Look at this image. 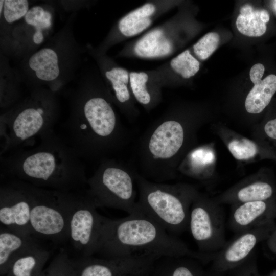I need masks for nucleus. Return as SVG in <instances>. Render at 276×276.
<instances>
[{
	"instance_id": "obj_1",
	"label": "nucleus",
	"mask_w": 276,
	"mask_h": 276,
	"mask_svg": "<svg viewBox=\"0 0 276 276\" xmlns=\"http://www.w3.org/2000/svg\"><path fill=\"white\" fill-rule=\"evenodd\" d=\"M39 139L35 147L20 148L1 157L2 178L49 190L82 192L88 179L82 159L53 129Z\"/></svg>"
},
{
	"instance_id": "obj_2",
	"label": "nucleus",
	"mask_w": 276,
	"mask_h": 276,
	"mask_svg": "<svg viewBox=\"0 0 276 276\" xmlns=\"http://www.w3.org/2000/svg\"><path fill=\"white\" fill-rule=\"evenodd\" d=\"M95 254L111 259L137 256L203 257L141 212L117 219L102 216Z\"/></svg>"
},
{
	"instance_id": "obj_3",
	"label": "nucleus",
	"mask_w": 276,
	"mask_h": 276,
	"mask_svg": "<svg viewBox=\"0 0 276 276\" xmlns=\"http://www.w3.org/2000/svg\"><path fill=\"white\" fill-rule=\"evenodd\" d=\"M59 134L82 159L106 158L125 144V130L108 101L80 94Z\"/></svg>"
},
{
	"instance_id": "obj_4",
	"label": "nucleus",
	"mask_w": 276,
	"mask_h": 276,
	"mask_svg": "<svg viewBox=\"0 0 276 276\" xmlns=\"http://www.w3.org/2000/svg\"><path fill=\"white\" fill-rule=\"evenodd\" d=\"M57 105L52 95L45 91L33 93L1 118V154L10 153L31 144L36 137L53 129Z\"/></svg>"
},
{
	"instance_id": "obj_5",
	"label": "nucleus",
	"mask_w": 276,
	"mask_h": 276,
	"mask_svg": "<svg viewBox=\"0 0 276 276\" xmlns=\"http://www.w3.org/2000/svg\"><path fill=\"white\" fill-rule=\"evenodd\" d=\"M140 212L176 237L188 229L193 191L185 187L149 180L137 173Z\"/></svg>"
},
{
	"instance_id": "obj_6",
	"label": "nucleus",
	"mask_w": 276,
	"mask_h": 276,
	"mask_svg": "<svg viewBox=\"0 0 276 276\" xmlns=\"http://www.w3.org/2000/svg\"><path fill=\"white\" fill-rule=\"evenodd\" d=\"M137 173L114 159H103L87 179L86 192L97 208L118 209L129 215L139 212L136 200Z\"/></svg>"
},
{
	"instance_id": "obj_7",
	"label": "nucleus",
	"mask_w": 276,
	"mask_h": 276,
	"mask_svg": "<svg viewBox=\"0 0 276 276\" xmlns=\"http://www.w3.org/2000/svg\"><path fill=\"white\" fill-rule=\"evenodd\" d=\"M55 192L67 218L68 240L79 254L91 256L95 254L102 215L86 191Z\"/></svg>"
},
{
	"instance_id": "obj_8",
	"label": "nucleus",
	"mask_w": 276,
	"mask_h": 276,
	"mask_svg": "<svg viewBox=\"0 0 276 276\" xmlns=\"http://www.w3.org/2000/svg\"><path fill=\"white\" fill-rule=\"evenodd\" d=\"M23 182L31 202L32 235L58 243L68 240L67 218L55 191Z\"/></svg>"
},
{
	"instance_id": "obj_9",
	"label": "nucleus",
	"mask_w": 276,
	"mask_h": 276,
	"mask_svg": "<svg viewBox=\"0 0 276 276\" xmlns=\"http://www.w3.org/2000/svg\"><path fill=\"white\" fill-rule=\"evenodd\" d=\"M188 229L202 254L225 245L223 212L200 199L194 198L192 203Z\"/></svg>"
},
{
	"instance_id": "obj_10",
	"label": "nucleus",
	"mask_w": 276,
	"mask_h": 276,
	"mask_svg": "<svg viewBox=\"0 0 276 276\" xmlns=\"http://www.w3.org/2000/svg\"><path fill=\"white\" fill-rule=\"evenodd\" d=\"M2 178L1 225L19 233L32 235L30 223L31 202L24 182L15 179Z\"/></svg>"
},
{
	"instance_id": "obj_11",
	"label": "nucleus",
	"mask_w": 276,
	"mask_h": 276,
	"mask_svg": "<svg viewBox=\"0 0 276 276\" xmlns=\"http://www.w3.org/2000/svg\"><path fill=\"white\" fill-rule=\"evenodd\" d=\"M41 245L38 238L0 227V265L10 266L19 257Z\"/></svg>"
},
{
	"instance_id": "obj_12",
	"label": "nucleus",
	"mask_w": 276,
	"mask_h": 276,
	"mask_svg": "<svg viewBox=\"0 0 276 276\" xmlns=\"http://www.w3.org/2000/svg\"><path fill=\"white\" fill-rule=\"evenodd\" d=\"M259 227L241 233L229 244L225 245L219 252L218 260L228 265H233L246 259L260 240L261 228Z\"/></svg>"
},
{
	"instance_id": "obj_13",
	"label": "nucleus",
	"mask_w": 276,
	"mask_h": 276,
	"mask_svg": "<svg viewBox=\"0 0 276 276\" xmlns=\"http://www.w3.org/2000/svg\"><path fill=\"white\" fill-rule=\"evenodd\" d=\"M268 210L266 201H251L241 203L232 212L229 224L237 233H242L259 227Z\"/></svg>"
},
{
	"instance_id": "obj_14",
	"label": "nucleus",
	"mask_w": 276,
	"mask_h": 276,
	"mask_svg": "<svg viewBox=\"0 0 276 276\" xmlns=\"http://www.w3.org/2000/svg\"><path fill=\"white\" fill-rule=\"evenodd\" d=\"M240 14L236 19V26L242 34L249 37H259L263 35L269 20L268 12L264 9H256L249 4L240 8Z\"/></svg>"
},
{
	"instance_id": "obj_15",
	"label": "nucleus",
	"mask_w": 276,
	"mask_h": 276,
	"mask_svg": "<svg viewBox=\"0 0 276 276\" xmlns=\"http://www.w3.org/2000/svg\"><path fill=\"white\" fill-rule=\"evenodd\" d=\"M30 68L36 77L45 82L56 79L60 74L59 58L52 48H42L34 53L28 60Z\"/></svg>"
},
{
	"instance_id": "obj_16",
	"label": "nucleus",
	"mask_w": 276,
	"mask_h": 276,
	"mask_svg": "<svg viewBox=\"0 0 276 276\" xmlns=\"http://www.w3.org/2000/svg\"><path fill=\"white\" fill-rule=\"evenodd\" d=\"M276 92V75L271 74L254 84L245 102L246 111L258 114L268 106Z\"/></svg>"
},
{
	"instance_id": "obj_17",
	"label": "nucleus",
	"mask_w": 276,
	"mask_h": 276,
	"mask_svg": "<svg viewBox=\"0 0 276 276\" xmlns=\"http://www.w3.org/2000/svg\"><path fill=\"white\" fill-rule=\"evenodd\" d=\"M134 52L142 58H156L171 53L172 45L159 29L153 30L142 37L135 44Z\"/></svg>"
},
{
	"instance_id": "obj_18",
	"label": "nucleus",
	"mask_w": 276,
	"mask_h": 276,
	"mask_svg": "<svg viewBox=\"0 0 276 276\" xmlns=\"http://www.w3.org/2000/svg\"><path fill=\"white\" fill-rule=\"evenodd\" d=\"M155 10L153 4L147 3L130 12L120 20L119 29L120 32L127 37L140 33L151 25L150 17Z\"/></svg>"
},
{
	"instance_id": "obj_19",
	"label": "nucleus",
	"mask_w": 276,
	"mask_h": 276,
	"mask_svg": "<svg viewBox=\"0 0 276 276\" xmlns=\"http://www.w3.org/2000/svg\"><path fill=\"white\" fill-rule=\"evenodd\" d=\"M50 252L42 246L17 258L11 265L12 276H33Z\"/></svg>"
},
{
	"instance_id": "obj_20",
	"label": "nucleus",
	"mask_w": 276,
	"mask_h": 276,
	"mask_svg": "<svg viewBox=\"0 0 276 276\" xmlns=\"http://www.w3.org/2000/svg\"><path fill=\"white\" fill-rule=\"evenodd\" d=\"M24 18L28 25L35 28L33 36L34 42L36 44L41 43L44 40L43 31L51 27V13L41 6H35L29 9Z\"/></svg>"
},
{
	"instance_id": "obj_21",
	"label": "nucleus",
	"mask_w": 276,
	"mask_h": 276,
	"mask_svg": "<svg viewBox=\"0 0 276 276\" xmlns=\"http://www.w3.org/2000/svg\"><path fill=\"white\" fill-rule=\"evenodd\" d=\"M273 194V188L268 182L258 181L241 188L236 198L241 203L251 201H267Z\"/></svg>"
},
{
	"instance_id": "obj_22",
	"label": "nucleus",
	"mask_w": 276,
	"mask_h": 276,
	"mask_svg": "<svg viewBox=\"0 0 276 276\" xmlns=\"http://www.w3.org/2000/svg\"><path fill=\"white\" fill-rule=\"evenodd\" d=\"M105 76L111 82L115 97L119 102L125 103L130 98L127 88L129 74L122 68L114 67L105 73Z\"/></svg>"
},
{
	"instance_id": "obj_23",
	"label": "nucleus",
	"mask_w": 276,
	"mask_h": 276,
	"mask_svg": "<svg viewBox=\"0 0 276 276\" xmlns=\"http://www.w3.org/2000/svg\"><path fill=\"white\" fill-rule=\"evenodd\" d=\"M84 257L86 264L81 270L80 276H114V267L122 258L109 259V261L93 259Z\"/></svg>"
},
{
	"instance_id": "obj_24",
	"label": "nucleus",
	"mask_w": 276,
	"mask_h": 276,
	"mask_svg": "<svg viewBox=\"0 0 276 276\" xmlns=\"http://www.w3.org/2000/svg\"><path fill=\"white\" fill-rule=\"evenodd\" d=\"M170 65L176 73L185 79L194 76L200 68L199 62L188 50L185 51L172 59Z\"/></svg>"
},
{
	"instance_id": "obj_25",
	"label": "nucleus",
	"mask_w": 276,
	"mask_h": 276,
	"mask_svg": "<svg viewBox=\"0 0 276 276\" xmlns=\"http://www.w3.org/2000/svg\"><path fill=\"white\" fill-rule=\"evenodd\" d=\"M129 76L131 88L136 100L143 105L149 104L151 98L146 88L147 74L144 72H131Z\"/></svg>"
},
{
	"instance_id": "obj_26",
	"label": "nucleus",
	"mask_w": 276,
	"mask_h": 276,
	"mask_svg": "<svg viewBox=\"0 0 276 276\" xmlns=\"http://www.w3.org/2000/svg\"><path fill=\"white\" fill-rule=\"evenodd\" d=\"M228 148L233 156L238 160H245L254 157L258 148L252 141L247 139L234 140L230 142Z\"/></svg>"
},
{
	"instance_id": "obj_27",
	"label": "nucleus",
	"mask_w": 276,
	"mask_h": 276,
	"mask_svg": "<svg viewBox=\"0 0 276 276\" xmlns=\"http://www.w3.org/2000/svg\"><path fill=\"white\" fill-rule=\"evenodd\" d=\"M219 42V34L216 32H209L194 45V52L200 59L205 60L217 49Z\"/></svg>"
},
{
	"instance_id": "obj_28",
	"label": "nucleus",
	"mask_w": 276,
	"mask_h": 276,
	"mask_svg": "<svg viewBox=\"0 0 276 276\" xmlns=\"http://www.w3.org/2000/svg\"><path fill=\"white\" fill-rule=\"evenodd\" d=\"M29 10L26 0H5L3 10V16L8 23L16 21L25 17Z\"/></svg>"
},
{
	"instance_id": "obj_29",
	"label": "nucleus",
	"mask_w": 276,
	"mask_h": 276,
	"mask_svg": "<svg viewBox=\"0 0 276 276\" xmlns=\"http://www.w3.org/2000/svg\"><path fill=\"white\" fill-rule=\"evenodd\" d=\"M177 257H173V268L172 269L170 276H195L194 274L183 261L178 260Z\"/></svg>"
},
{
	"instance_id": "obj_30",
	"label": "nucleus",
	"mask_w": 276,
	"mask_h": 276,
	"mask_svg": "<svg viewBox=\"0 0 276 276\" xmlns=\"http://www.w3.org/2000/svg\"><path fill=\"white\" fill-rule=\"evenodd\" d=\"M265 71V67L261 63H257L251 68L249 77L251 82L255 84L262 80Z\"/></svg>"
},
{
	"instance_id": "obj_31",
	"label": "nucleus",
	"mask_w": 276,
	"mask_h": 276,
	"mask_svg": "<svg viewBox=\"0 0 276 276\" xmlns=\"http://www.w3.org/2000/svg\"><path fill=\"white\" fill-rule=\"evenodd\" d=\"M265 134L276 142V118L269 120L264 126Z\"/></svg>"
},
{
	"instance_id": "obj_32",
	"label": "nucleus",
	"mask_w": 276,
	"mask_h": 276,
	"mask_svg": "<svg viewBox=\"0 0 276 276\" xmlns=\"http://www.w3.org/2000/svg\"><path fill=\"white\" fill-rule=\"evenodd\" d=\"M0 4H1V5H0V11H1V14L2 13V12H3V8H4V1H2L1 0L0 1Z\"/></svg>"
}]
</instances>
